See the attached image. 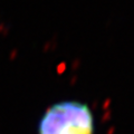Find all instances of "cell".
Here are the masks:
<instances>
[{
  "label": "cell",
  "instance_id": "1",
  "mask_svg": "<svg viewBox=\"0 0 134 134\" xmlns=\"http://www.w3.org/2000/svg\"><path fill=\"white\" fill-rule=\"evenodd\" d=\"M38 131L39 134H94V117L86 104L64 100L45 112Z\"/></svg>",
  "mask_w": 134,
  "mask_h": 134
}]
</instances>
